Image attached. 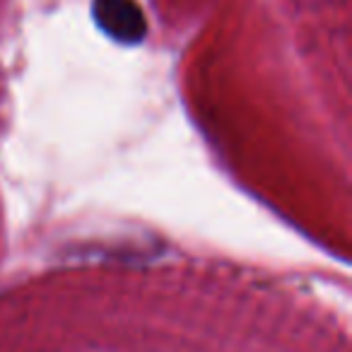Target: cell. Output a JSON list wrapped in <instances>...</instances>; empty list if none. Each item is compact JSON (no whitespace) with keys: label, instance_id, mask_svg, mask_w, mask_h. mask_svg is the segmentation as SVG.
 Masks as SVG:
<instances>
[{"label":"cell","instance_id":"1","mask_svg":"<svg viewBox=\"0 0 352 352\" xmlns=\"http://www.w3.org/2000/svg\"><path fill=\"white\" fill-rule=\"evenodd\" d=\"M99 25L118 39L133 41L142 36V15L131 0H97Z\"/></svg>","mask_w":352,"mask_h":352}]
</instances>
